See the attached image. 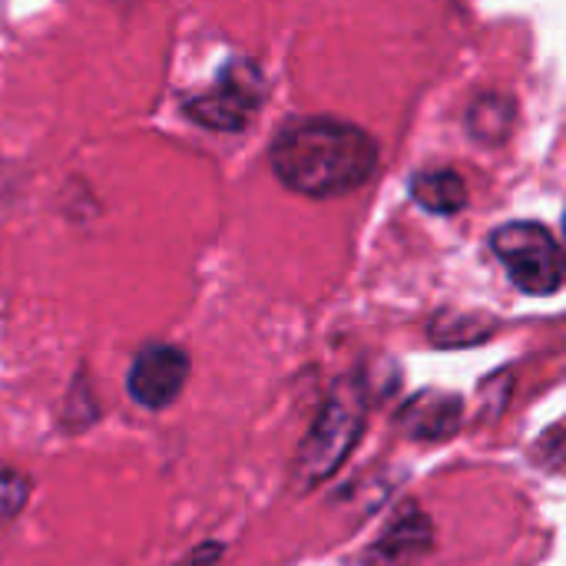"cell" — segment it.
Listing matches in <instances>:
<instances>
[{"label": "cell", "instance_id": "6da1fadb", "mask_svg": "<svg viewBox=\"0 0 566 566\" xmlns=\"http://www.w3.org/2000/svg\"><path fill=\"white\" fill-rule=\"evenodd\" d=\"M272 169L282 186L312 199L355 192L378 169V143L345 119H302L272 143Z\"/></svg>", "mask_w": 566, "mask_h": 566}, {"label": "cell", "instance_id": "277c9868", "mask_svg": "<svg viewBox=\"0 0 566 566\" xmlns=\"http://www.w3.org/2000/svg\"><path fill=\"white\" fill-rule=\"evenodd\" d=\"M262 96H265V83H262L259 66L249 60H232L212 90L186 103V113L206 129L239 133L249 126V119L262 106Z\"/></svg>", "mask_w": 566, "mask_h": 566}, {"label": "cell", "instance_id": "8992f818", "mask_svg": "<svg viewBox=\"0 0 566 566\" xmlns=\"http://www.w3.org/2000/svg\"><path fill=\"white\" fill-rule=\"evenodd\" d=\"M411 434L418 438H444L458 428L461 421V405L451 395H418L411 405H405L401 418H398Z\"/></svg>", "mask_w": 566, "mask_h": 566}, {"label": "cell", "instance_id": "5b68a950", "mask_svg": "<svg viewBox=\"0 0 566 566\" xmlns=\"http://www.w3.org/2000/svg\"><path fill=\"white\" fill-rule=\"evenodd\" d=\"M186 381H189V355L176 345L156 342L136 355L126 388H129L136 405L159 411L182 395Z\"/></svg>", "mask_w": 566, "mask_h": 566}, {"label": "cell", "instance_id": "9c48e42d", "mask_svg": "<svg viewBox=\"0 0 566 566\" xmlns=\"http://www.w3.org/2000/svg\"><path fill=\"white\" fill-rule=\"evenodd\" d=\"M30 497V481L17 471L0 464V524L13 521Z\"/></svg>", "mask_w": 566, "mask_h": 566}, {"label": "cell", "instance_id": "ba28073f", "mask_svg": "<svg viewBox=\"0 0 566 566\" xmlns=\"http://www.w3.org/2000/svg\"><path fill=\"white\" fill-rule=\"evenodd\" d=\"M514 116H517V106H514V99H507V96H481L474 106H471V116H468V123H471V133L481 139V143H501V139H507V133H511V126H514Z\"/></svg>", "mask_w": 566, "mask_h": 566}, {"label": "cell", "instance_id": "7a4b0ae2", "mask_svg": "<svg viewBox=\"0 0 566 566\" xmlns=\"http://www.w3.org/2000/svg\"><path fill=\"white\" fill-rule=\"evenodd\" d=\"M494 255L524 295H554L564 285V249L541 222H507L491 235Z\"/></svg>", "mask_w": 566, "mask_h": 566}, {"label": "cell", "instance_id": "3957f363", "mask_svg": "<svg viewBox=\"0 0 566 566\" xmlns=\"http://www.w3.org/2000/svg\"><path fill=\"white\" fill-rule=\"evenodd\" d=\"M361 424H365L361 385H352V381L335 385L332 398L322 408V418L315 421L305 448L298 451V474L308 484L325 481L345 461V454L355 448Z\"/></svg>", "mask_w": 566, "mask_h": 566}, {"label": "cell", "instance_id": "52a82bcc", "mask_svg": "<svg viewBox=\"0 0 566 566\" xmlns=\"http://www.w3.org/2000/svg\"><path fill=\"white\" fill-rule=\"evenodd\" d=\"M411 196L421 209L438 216H454L468 206V186L451 169H424L411 179Z\"/></svg>", "mask_w": 566, "mask_h": 566}]
</instances>
